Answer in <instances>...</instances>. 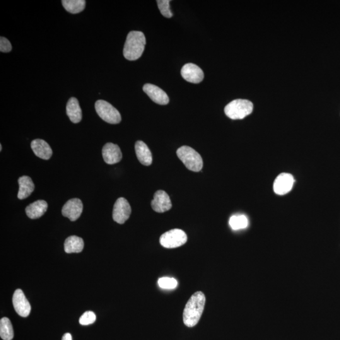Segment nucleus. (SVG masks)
I'll list each match as a JSON object with an SVG mask.
<instances>
[{"label":"nucleus","mask_w":340,"mask_h":340,"mask_svg":"<svg viewBox=\"0 0 340 340\" xmlns=\"http://www.w3.org/2000/svg\"><path fill=\"white\" fill-rule=\"evenodd\" d=\"M206 305V296L201 291L193 294L183 311V320L187 327H194L199 323Z\"/></svg>","instance_id":"1"},{"label":"nucleus","mask_w":340,"mask_h":340,"mask_svg":"<svg viewBox=\"0 0 340 340\" xmlns=\"http://www.w3.org/2000/svg\"><path fill=\"white\" fill-rule=\"evenodd\" d=\"M146 45L144 33L139 31H132L128 33L125 40L123 54L129 61H135L141 57Z\"/></svg>","instance_id":"2"},{"label":"nucleus","mask_w":340,"mask_h":340,"mask_svg":"<svg viewBox=\"0 0 340 340\" xmlns=\"http://www.w3.org/2000/svg\"><path fill=\"white\" fill-rule=\"evenodd\" d=\"M178 158L192 172H199L203 168V160L200 154L189 146H183L178 149Z\"/></svg>","instance_id":"3"},{"label":"nucleus","mask_w":340,"mask_h":340,"mask_svg":"<svg viewBox=\"0 0 340 340\" xmlns=\"http://www.w3.org/2000/svg\"><path fill=\"white\" fill-rule=\"evenodd\" d=\"M253 105L248 100L237 99L228 103L224 108V112L233 120L243 119L252 113Z\"/></svg>","instance_id":"4"},{"label":"nucleus","mask_w":340,"mask_h":340,"mask_svg":"<svg viewBox=\"0 0 340 340\" xmlns=\"http://www.w3.org/2000/svg\"><path fill=\"white\" fill-rule=\"evenodd\" d=\"M95 110L101 119L111 124H117L121 121V115L116 108L105 100L96 101Z\"/></svg>","instance_id":"5"},{"label":"nucleus","mask_w":340,"mask_h":340,"mask_svg":"<svg viewBox=\"0 0 340 340\" xmlns=\"http://www.w3.org/2000/svg\"><path fill=\"white\" fill-rule=\"evenodd\" d=\"M187 242V236L184 231L174 229L167 231L161 236L160 244L166 248H175L181 247Z\"/></svg>","instance_id":"6"},{"label":"nucleus","mask_w":340,"mask_h":340,"mask_svg":"<svg viewBox=\"0 0 340 340\" xmlns=\"http://www.w3.org/2000/svg\"><path fill=\"white\" fill-rule=\"evenodd\" d=\"M131 214V207L128 201L120 197L115 202L113 209V219L118 224H122L128 220Z\"/></svg>","instance_id":"7"},{"label":"nucleus","mask_w":340,"mask_h":340,"mask_svg":"<svg viewBox=\"0 0 340 340\" xmlns=\"http://www.w3.org/2000/svg\"><path fill=\"white\" fill-rule=\"evenodd\" d=\"M12 301L16 313L21 317H27L30 315L31 306L21 289L15 291Z\"/></svg>","instance_id":"8"},{"label":"nucleus","mask_w":340,"mask_h":340,"mask_svg":"<svg viewBox=\"0 0 340 340\" xmlns=\"http://www.w3.org/2000/svg\"><path fill=\"white\" fill-rule=\"evenodd\" d=\"M295 182L293 176L283 173L276 178L274 183V190L276 194L283 195L291 191Z\"/></svg>","instance_id":"9"},{"label":"nucleus","mask_w":340,"mask_h":340,"mask_svg":"<svg viewBox=\"0 0 340 340\" xmlns=\"http://www.w3.org/2000/svg\"><path fill=\"white\" fill-rule=\"evenodd\" d=\"M83 205L80 199H72L69 200L64 205L62 209V214L71 221H75L81 215L83 212Z\"/></svg>","instance_id":"10"},{"label":"nucleus","mask_w":340,"mask_h":340,"mask_svg":"<svg viewBox=\"0 0 340 340\" xmlns=\"http://www.w3.org/2000/svg\"><path fill=\"white\" fill-rule=\"evenodd\" d=\"M151 207L154 211L158 213H163L171 209L172 204L167 193L163 190H158L154 195V199L151 201Z\"/></svg>","instance_id":"11"},{"label":"nucleus","mask_w":340,"mask_h":340,"mask_svg":"<svg viewBox=\"0 0 340 340\" xmlns=\"http://www.w3.org/2000/svg\"><path fill=\"white\" fill-rule=\"evenodd\" d=\"M181 74L185 80L192 83H199L203 80L204 72L196 64H185L181 70Z\"/></svg>","instance_id":"12"},{"label":"nucleus","mask_w":340,"mask_h":340,"mask_svg":"<svg viewBox=\"0 0 340 340\" xmlns=\"http://www.w3.org/2000/svg\"><path fill=\"white\" fill-rule=\"evenodd\" d=\"M143 91L154 102L159 105H167L170 101L167 94L162 89L152 84H146L143 86Z\"/></svg>","instance_id":"13"},{"label":"nucleus","mask_w":340,"mask_h":340,"mask_svg":"<svg viewBox=\"0 0 340 340\" xmlns=\"http://www.w3.org/2000/svg\"><path fill=\"white\" fill-rule=\"evenodd\" d=\"M103 160L108 165H113L121 161L122 154L121 150L117 144L108 143L103 146L102 149Z\"/></svg>","instance_id":"14"},{"label":"nucleus","mask_w":340,"mask_h":340,"mask_svg":"<svg viewBox=\"0 0 340 340\" xmlns=\"http://www.w3.org/2000/svg\"><path fill=\"white\" fill-rule=\"evenodd\" d=\"M31 148L37 157L42 160H49L52 155L51 148L44 140L37 139L31 143Z\"/></svg>","instance_id":"15"},{"label":"nucleus","mask_w":340,"mask_h":340,"mask_svg":"<svg viewBox=\"0 0 340 340\" xmlns=\"http://www.w3.org/2000/svg\"><path fill=\"white\" fill-rule=\"evenodd\" d=\"M135 151L139 162L144 166H150L153 162L150 149L143 141H137L135 144Z\"/></svg>","instance_id":"16"},{"label":"nucleus","mask_w":340,"mask_h":340,"mask_svg":"<svg viewBox=\"0 0 340 340\" xmlns=\"http://www.w3.org/2000/svg\"><path fill=\"white\" fill-rule=\"evenodd\" d=\"M48 208V205L44 201H37L26 207V216L30 219H36L40 218L45 213Z\"/></svg>","instance_id":"17"},{"label":"nucleus","mask_w":340,"mask_h":340,"mask_svg":"<svg viewBox=\"0 0 340 340\" xmlns=\"http://www.w3.org/2000/svg\"><path fill=\"white\" fill-rule=\"evenodd\" d=\"M66 113L70 120L74 124H77L82 119V111L78 100L76 98L69 99L66 105Z\"/></svg>","instance_id":"18"},{"label":"nucleus","mask_w":340,"mask_h":340,"mask_svg":"<svg viewBox=\"0 0 340 340\" xmlns=\"http://www.w3.org/2000/svg\"><path fill=\"white\" fill-rule=\"evenodd\" d=\"M19 191L17 197L20 200H23L29 197L34 190V184L31 178L28 176H23L19 178Z\"/></svg>","instance_id":"19"},{"label":"nucleus","mask_w":340,"mask_h":340,"mask_svg":"<svg viewBox=\"0 0 340 340\" xmlns=\"http://www.w3.org/2000/svg\"><path fill=\"white\" fill-rule=\"evenodd\" d=\"M84 248L83 239L76 236L67 238L64 242V251L67 253H80Z\"/></svg>","instance_id":"20"},{"label":"nucleus","mask_w":340,"mask_h":340,"mask_svg":"<svg viewBox=\"0 0 340 340\" xmlns=\"http://www.w3.org/2000/svg\"><path fill=\"white\" fill-rule=\"evenodd\" d=\"M62 6L69 13L76 14L80 13L85 8L86 1L84 0H63Z\"/></svg>","instance_id":"21"},{"label":"nucleus","mask_w":340,"mask_h":340,"mask_svg":"<svg viewBox=\"0 0 340 340\" xmlns=\"http://www.w3.org/2000/svg\"><path fill=\"white\" fill-rule=\"evenodd\" d=\"M0 337L3 340H11L13 339V327L8 318H3L0 321Z\"/></svg>","instance_id":"22"},{"label":"nucleus","mask_w":340,"mask_h":340,"mask_svg":"<svg viewBox=\"0 0 340 340\" xmlns=\"http://www.w3.org/2000/svg\"><path fill=\"white\" fill-rule=\"evenodd\" d=\"M230 225L233 230L237 231L247 228L248 226V219L245 215H235L231 217Z\"/></svg>","instance_id":"23"},{"label":"nucleus","mask_w":340,"mask_h":340,"mask_svg":"<svg viewBox=\"0 0 340 340\" xmlns=\"http://www.w3.org/2000/svg\"><path fill=\"white\" fill-rule=\"evenodd\" d=\"M158 283L161 289H166V290L174 289L178 286L177 280L174 278H170V277H162L158 280Z\"/></svg>","instance_id":"24"},{"label":"nucleus","mask_w":340,"mask_h":340,"mask_svg":"<svg viewBox=\"0 0 340 340\" xmlns=\"http://www.w3.org/2000/svg\"><path fill=\"white\" fill-rule=\"evenodd\" d=\"M157 4L158 8L161 14L166 18L172 17L173 14L170 8V2L169 0H158Z\"/></svg>","instance_id":"25"},{"label":"nucleus","mask_w":340,"mask_h":340,"mask_svg":"<svg viewBox=\"0 0 340 340\" xmlns=\"http://www.w3.org/2000/svg\"><path fill=\"white\" fill-rule=\"evenodd\" d=\"M96 321V315L92 311H86L79 318L80 325L86 326L93 324Z\"/></svg>","instance_id":"26"},{"label":"nucleus","mask_w":340,"mask_h":340,"mask_svg":"<svg viewBox=\"0 0 340 340\" xmlns=\"http://www.w3.org/2000/svg\"><path fill=\"white\" fill-rule=\"evenodd\" d=\"M12 49L11 45L9 41L5 37L0 38V51L1 52H9Z\"/></svg>","instance_id":"27"},{"label":"nucleus","mask_w":340,"mask_h":340,"mask_svg":"<svg viewBox=\"0 0 340 340\" xmlns=\"http://www.w3.org/2000/svg\"><path fill=\"white\" fill-rule=\"evenodd\" d=\"M62 340H72L71 335L69 334V333L65 334L63 337H62Z\"/></svg>","instance_id":"28"},{"label":"nucleus","mask_w":340,"mask_h":340,"mask_svg":"<svg viewBox=\"0 0 340 340\" xmlns=\"http://www.w3.org/2000/svg\"><path fill=\"white\" fill-rule=\"evenodd\" d=\"M1 150H2V145L1 144V145H0V151H1Z\"/></svg>","instance_id":"29"}]
</instances>
